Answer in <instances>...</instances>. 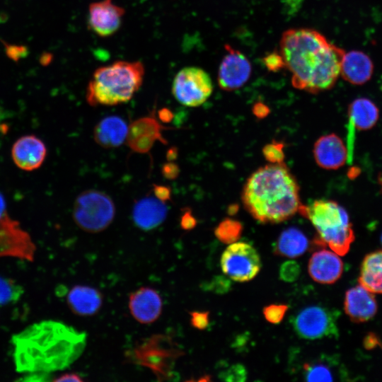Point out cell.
<instances>
[{
  "mask_svg": "<svg viewBox=\"0 0 382 382\" xmlns=\"http://www.w3.org/2000/svg\"><path fill=\"white\" fill-rule=\"evenodd\" d=\"M279 48L294 88L317 93L334 86L345 52L322 33L307 28L289 29L282 35Z\"/></svg>",
  "mask_w": 382,
  "mask_h": 382,
  "instance_id": "cell-1",
  "label": "cell"
},
{
  "mask_svg": "<svg viewBox=\"0 0 382 382\" xmlns=\"http://www.w3.org/2000/svg\"><path fill=\"white\" fill-rule=\"evenodd\" d=\"M13 361L19 373L62 370L83 353L86 335L59 321L33 323L11 337Z\"/></svg>",
  "mask_w": 382,
  "mask_h": 382,
  "instance_id": "cell-2",
  "label": "cell"
},
{
  "mask_svg": "<svg viewBox=\"0 0 382 382\" xmlns=\"http://www.w3.org/2000/svg\"><path fill=\"white\" fill-rule=\"evenodd\" d=\"M242 200L253 217L265 224L284 221L301 205L296 180L284 162L253 172L244 185Z\"/></svg>",
  "mask_w": 382,
  "mask_h": 382,
  "instance_id": "cell-3",
  "label": "cell"
},
{
  "mask_svg": "<svg viewBox=\"0 0 382 382\" xmlns=\"http://www.w3.org/2000/svg\"><path fill=\"white\" fill-rule=\"evenodd\" d=\"M145 74L139 61H115L98 68L88 83L86 98L91 106L128 102L141 87Z\"/></svg>",
  "mask_w": 382,
  "mask_h": 382,
  "instance_id": "cell-4",
  "label": "cell"
},
{
  "mask_svg": "<svg viewBox=\"0 0 382 382\" xmlns=\"http://www.w3.org/2000/svg\"><path fill=\"white\" fill-rule=\"evenodd\" d=\"M299 212L316 228L317 245H328L339 255L349 251L355 236L349 215L340 204L332 200L316 199L306 206L301 204Z\"/></svg>",
  "mask_w": 382,
  "mask_h": 382,
  "instance_id": "cell-5",
  "label": "cell"
},
{
  "mask_svg": "<svg viewBox=\"0 0 382 382\" xmlns=\"http://www.w3.org/2000/svg\"><path fill=\"white\" fill-rule=\"evenodd\" d=\"M73 219L82 230L98 233L106 229L115 215L112 199L98 190H87L76 198L73 207Z\"/></svg>",
  "mask_w": 382,
  "mask_h": 382,
  "instance_id": "cell-6",
  "label": "cell"
},
{
  "mask_svg": "<svg viewBox=\"0 0 382 382\" xmlns=\"http://www.w3.org/2000/svg\"><path fill=\"white\" fill-rule=\"evenodd\" d=\"M181 354V349L169 336L156 335L136 347L132 359L151 369L158 380L163 381L173 377L175 360Z\"/></svg>",
  "mask_w": 382,
  "mask_h": 382,
  "instance_id": "cell-7",
  "label": "cell"
},
{
  "mask_svg": "<svg viewBox=\"0 0 382 382\" xmlns=\"http://www.w3.org/2000/svg\"><path fill=\"white\" fill-rule=\"evenodd\" d=\"M339 311L328 307L313 305L298 311L291 318L295 333L304 340H314L338 337Z\"/></svg>",
  "mask_w": 382,
  "mask_h": 382,
  "instance_id": "cell-8",
  "label": "cell"
},
{
  "mask_svg": "<svg viewBox=\"0 0 382 382\" xmlns=\"http://www.w3.org/2000/svg\"><path fill=\"white\" fill-rule=\"evenodd\" d=\"M172 94L181 105L198 107L204 103L213 91L210 76L197 66H186L175 76L171 88Z\"/></svg>",
  "mask_w": 382,
  "mask_h": 382,
  "instance_id": "cell-9",
  "label": "cell"
},
{
  "mask_svg": "<svg viewBox=\"0 0 382 382\" xmlns=\"http://www.w3.org/2000/svg\"><path fill=\"white\" fill-rule=\"evenodd\" d=\"M220 264L222 272L230 279L238 282L253 279L261 268L257 251L245 242L229 244L221 255Z\"/></svg>",
  "mask_w": 382,
  "mask_h": 382,
  "instance_id": "cell-10",
  "label": "cell"
},
{
  "mask_svg": "<svg viewBox=\"0 0 382 382\" xmlns=\"http://www.w3.org/2000/svg\"><path fill=\"white\" fill-rule=\"evenodd\" d=\"M36 246L20 223L7 214L0 220V257H13L34 260Z\"/></svg>",
  "mask_w": 382,
  "mask_h": 382,
  "instance_id": "cell-11",
  "label": "cell"
},
{
  "mask_svg": "<svg viewBox=\"0 0 382 382\" xmlns=\"http://www.w3.org/2000/svg\"><path fill=\"white\" fill-rule=\"evenodd\" d=\"M226 53L218 70L217 81L219 87L227 91L241 88L248 81L252 66L246 56L226 44Z\"/></svg>",
  "mask_w": 382,
  "mask_h": 382,
  "instance_id": "cell-12",
  "label": "cell"
},
{
  "mask_svg": "<svg viewBox=\"0 0 382 382\" xmlns=\"http://www.w3.org/2000/svg\"><path fill=\"white\" fill-rule=\"evenodd\" d=\"M125 13V8L112 0L92 2L88 9V27L100 37L111 36L121 26Z\"/></svg>",
  "mask_w": 382,
  "mask_h": 382,
  "instance_id": "cell-13",
  "label": "cell"
},
{
  "mask_svg": "<svg viewBox=\"0 0 382 382\" xmlns=\"http://www.w3.org/2000/svg\"><path fill=\"white\" fill-rule=\"evenodd\" d=\"M164 129L154 116L139 118L129 127L127 144L134 152L149 153L156 141L167 144L161 134Z\"/></svg>",
  "mask_w": 382,
  "mask_h": 382,
  "instance_id": "cell-14",
  "label": "cell"
},
{
  "mask_svg": "<svg viewBox=\"0 0 382 382\" xmlns=\"http://www.w3.org/2000/svg\"><path fill=\"white\" fill-rule=\"evenodd\" d=\"M47 149L42 139L33 134L17 139L12 145L11 154L14 164L24 171L39 168L47 156Z\"/></svg>",
  "mask_w": 382,
  "mask_h": 382,
  "instance_id": "cell-15",
  "label": "cell"
},
{
  "mask_svg": "<svg viewBox=\"0 0 382 382\" xmlns=\"http://www.w3.org/2000/svg\"><path fill=\"white\" fill-rule=\"evenodd\" d=\"M129 308L133 318L140 323H152L161 314L162 299L156 289L148 286L141 287L130 294Z\"/></svg>",
  "mask_w": 382,
  "mask_h": 382,
  "instance_id": "cell-16",
  "label": "cell"
},
{
  "mask_svg": "<svg viewBox=\"0 0 382 382\" xmlns=\"http://www.w3.org/2000/svg\"><path fill=\"white\" fill-rule=\"evenodd\" d=\"M336 253L326 249L315 252L311 257L308 271L316 282L330 284L337 282L343 272V262Z\"/></svg>",
  "mask_w": 382,
  "mask_h": 382,
  "instance_id": "cell-17",
  "label": "cell"
},
{
  "mask_svg": "<svg viewBox=\"0 0 382 382\" xmlns=\"http://www.w3.org/2000/svg\"><path fill=\"white\" fill-rule=\"evenodd\" d=\"M313 153L317 164L329 170L342 167L347 158V150L342 139L334 133L318 138Z\"/></svg>",
  "mask_w": 382,
  "mask_h": 382,
  "instance_id": "cell-18",
  "label": "cell"
},
{
  "mask_svg": "<svg viewBox=\"0 0 382 382\" xmlns=\"http://www.w3.org/2000/svg\"><path fill=\"white\" fill-rule=\"evenodd\" d=\"M344 309L352 321L364 323L376 314L378 305L373 293L359 284L347 291Z\"/></svg>",
  "mask_w": 382,
  "mask_h": 382,
  "instance_id": "cell-19",
  "label": "cell"
},
{
  "mask_svg": "<svg viewBox=\"0 0 382 382\" xmlns=\"http://www.w3.org/2000/svg\"><path fill=\"white\" fill-rule=\"evenodd\" d=\"M167 214L165 202L156 197L147 196L134 203L132 217L139 228L149 231L160 226L165 221Z\"/></svg>",
  "mask_w": 382,
  "mask_h": 382,
  "instance_id": "cell-20",
  "label": "cell"
},
{
  "mask_svg": "<svg viewBox=\"0 0 382 382\" xmlns=\"http://www.w3.org/2000/svg\"><path fill=\"white\" fill-rule=\"evenodd\" d=\"M373 71V62L363 52L352 50L344 53L340 74L347 81L354 85L364 84L371 78Z\"/></svg>",
  "mask_w": 382,
  "mask_h": 382,
  "instance_id": "cell-21",
  "label": "cell"
},
{
  "mask_svg": "<svg viewBox=\"0 0 382 382\" xmlns=\"http://www.w3.org/2000/svg\"><path fill=\"white\" fill-rule=\"evenodd\" d=\"M128 130L125 120L117 115H110L97 123L93 130V138L103 148L118 147L126 141Z\"/></svg>",
  "mask_w": 382,
  "mask_h": 382,
  "instance_id": "cell-22",
  "label": "cell"
},
{
  "mask_svg": "<svg viewBox=\"0 0 382 382\" xmlns=\"http://www.w3.org/2000/svg\"><path fill=\"white\" fill-rule=\"evenodd\" d=\"M71 311L81 316L96 314L103 304V296L92 286L77 285L71 288L66 296Z\"/></svg>",
  "mask_w": 382,
  "mask_h": 382,
  "instance_id": "cell-23",
  "label": "cell"
},
{
  "mask_svg": "<svg viewBox=\"0 0 382 382\" xmlns=\"http://www.w3.org/2000/svg\"><path fill=\"white\" fill-rule=\"evenodd\" d=\"M338 366L335 358L321 355L303 363L300 375L307 381H333L342 372Z\"/></svg>",
  "mask_w": 382,
  "mask_h": 382,
  "instance_id": "cell-24",
  "label": "cell"
},
{
  "mask_svg": "<svg viewBox=\"0 0 382 382\" xmlns=\"http://www.w3.org/2000/svg\"><path fill=\"white\" fill-rule=\"evenodd\" d=\"M309 247L306 236L296 227L284 230L274 245L273 251L277 255L295 258L302 255Z\"/></svg>",
  "mask_w": 382,
  "mask_h": 382,
  "instance_id": "cell-25",
  "label": "cell"
},
{
  "mask_svg": "<svg viewBox=\"0 0 382 382\" xmlns=\"http://www.w3.org/2000/svg\"><path fill=\"white\" fill-rule=\"evenodd\" d=\"M359 283L373 294H382V250L371 252L364 257Z\"/></svg>",
  "mask_w": 382,
  "mask_h": 382,
  "instance_id": "cell-26",
  "label": "cell"
},
{
  "mask_svg": "<svg viewBox=\"0 0 382 382\" xmlns=\"http://www.w3.org/2000/svg\"><path fill=\"white\" fill-rule=\"evenodd\" d=\"M351 124L359 130H368L376 124L379 118V110L369 98H359L354 100L348 108Z\"/></svg>",
  "mask_w": 382,
  "mask_h": 382,
  "instance_id": "cell-27",
  "label": "cell"
},
{
  "mask_svg": "<svg viewBox=\"0 0 382 382\" xmlns=\"http://www.w3.org/2000/svg\"><path fill=\"white\" fill-rule=\"evenodd\" d=\"M242 231L241 223L234 219H226L216 227L214 234L221 242L231 244L240 238Z\"/></svg>",
  "mask_w": 382,
  "mask_h": 382,
  "instance_id": "cell-28",
  "label": "cell"
},
{
  "mask_svg": "<svg viewBox=\"0 0 382 382\" xmlns=\"http://www.w3.org/2000/svg\"><path fill=\"white\" fill-rule=\"evenodd\" d=\"M23 293V287L15 281L0 276V305L17 301Z\"/></svg>",
  "mask_w": 382,
  "mask_h": 382,
  "instance_id": "cell-29",
  "label": "cell"
},
{
  "mask_svg": "<svg viewBox=\"0 0 382 382\" xmlns=\"http://www.w3.org/2000/svg\"><path fill=\"white\" fill-rule=\"evenodd\" d=\"M262 154L270 163H283L284 159V144L274 140L263 147Z\"/></svg>",
  "mask_w": 382,
  "mask_h": 382,
  "instance_id": "cell-30",
  "label": "cell"
},
{
  "mask_svg": "<svg viewBox=\"0 0 382 382\" xmlns=\"http://www.w3.org/2000/svg\"><path fill=\"white\" fill-rule=\"evenodd\" d=\"M247 370L241 364H231L221 371L219 378L226 381L242 382L246 380Z\"/></svg>",
  "mask_w": 382,
  "mask_h": 382,
  "instance_id": "cell-31",
  "label": "cell"
},
{
  "mask_svg": "<svg viewBox=\"0 0 382 382\" xmlns=\"http://www.w3.org/2000/svg\"><path fill=\"white\" fill-rule=\"evenodd\" d=\"M288 308L285 304H270L264 307L262 313L268 322L278 324L283 320Z\"/></svg>",
  "mask_w": 382,
  "mask_h": 382,
  "instance_id": "cell-32",
  "label": "cell"
},
{
  "mask_svg": "<svg viewBox=\"0 0 382 382\" xmlns=\"http://www.w3.org/2000/svg\"><path fill=\"white\" fill-rule=\"evenodd\" d=\"M301 273L300 265L294 260H287L282 264L279 274L280 279L286 282L296 281Z\"/></svg>",
  "mask_w": 382,
  "mask_h": 382,
  "instance_id": "cell-33",
  "label": "cell"
},
{
  "mask_svg": "<svg viewBox=\"0 0 382 382\" xmlns=\"http://www.w3.org/2000/svg\"><path fill=\"white\" fill-rule=\"evenodd\" d=\"M207 290H209L216 294H225L230 291L231 288V281L224 276H216L210 282L205 284Z\"/></svg>",
  "mask_w": 382,
  "mask_h": 382,
  "instance_id": "cell-34",
  "label": "cell"
},
{
  "mask_svg": "<svg viewBox=\"0 0 382 382\" xmlns=\"http://www.w3.org/2000/svg\"><path fill=\"white\" fill-rule=\"evenodd\" d=\"M190 324L191 325L200 330L206 329L209 325V311H191Z\"/></svg>",
  "mask_w": 382,
  "mask_h": 382,
  "instance_id": "cell-35",
  "label": "cell"
},
{
  "mask_svg": "<svg viewBox=\"0 0 382 382\" xmlns=\"http://www.w3.org/2000/svg\"><path fill=\"white\" fill-rule=\"evenodd\" d=\"M266 67L270 71H278L284 66L280 53H271L264 59Z\"/></svg>",
  "mask_w": 382,
  "mask_h": 382,
  "instance_id": "cell-36",
  "label": "cell"
},
{
  "mask_svg": "<svg viewBox=\"0 0 382 382\" xmlns=\"http://www.w3.org/2000/svg\"><path fill=\"white\" fill-rule=\"evenodd\" d=\"M5 47L8 57L16 62L25 57L28 54V49L23 46L5 44Z\"/></svg>",
  "mask_w": 382,
  "mask_h": 382,
  "instance_id": "cell-37",
  "label": "cell"
},
{
  "mask_svg": "<svg viewBox=\"0 0 382 382\" xmlns=\"http://www.w3.org/2000/svg\"><path fill=\"white\" fill-rule=\"evenodd\" d=\"M153 192L157 199L163 202L170 200V188L168 186L154 185Z\"/></svg>",
  "mask_w": 382,
  "mask_h": 382,
  "instance_id": "cell-38",
  "label": "cell"
},
{
  "mask_svg": "<svg viewBox=\"0 0 382 382\" xmlns=\"http://www.w3.org/2000/svg\"><path fill=\"white\" fill-rule=\"evenodd\" d=\"M163 175L168 180H173L177 178L179 174L180 169L177 164L172 161H168L165 163L161 170Z\"/></svg>",
  "mask_w": 382,
  "mask_h": 382,
  "instance_id": "cell-39",
  "label": "cell"
},
{
  "mask_svg": "<svg viewBox=\"0 0 382 382\" xmlns=\"http://www.w3.org/2000/svg\"><path fill=\"white\" fill-rule=\"evenodd\" d=\"M197 224V220L192 216L190 212H185L182 217L180 221V226L184 230H191Z\"/></svg>",
  "mask_w": 382,
  "mask_h": 382,
  "instance_id": "cell-40",
  "label": "cell"
},
{
  "mask_svg": "<svg viewBox=\"0 0 382 382\" xmlns=\"http://www.w3.org/2000/svg\"><path fill=\"white\" fill-rule=\"evenodd\" d=\"M55 382H62V381H83V380L81 376L76 374H64L60 376L59 377L52 380Z\"/></svg>",
  "mask_w": 382,
  "mask_h": 382,
  "instance_id": "cell-41",
  "label": "cell"
},
{
  "mask_svg": "<svg viewBox=\"0 0 382 382\" xmlns=\"http://www.w3.org/2000/svg\"><path fill=\"white\" fill-rule=\"evenodd\" d=\"M254 114L258 117H265L270 112L268 108L262 103H257L253 108Z\"/></svg>",
  "mask_w": 382,
  "mask_h": 382,
  "instance_id": "cell-42",
  "label": "cell"
},
{
  "mask_svg": "<svg viewBox=\"0 0 382 382\" xmlns=\"http://www.w3.org/2000/svg\"><path fill=\"white\" fill-rule=\"evenodd\" d=\"M173 117L172 112L167 108H163L158 111V117L163 122H170Z\"/></svg>",
  "mask_w": 382,
  "mask_h": 382,
  "instance_id": "cell-43",
  "label": "cell"
},
{
  "mask_svg": "<svg viewBox=\"0 0 382 382\" xmlns=\"http://www.w3.org/2000/svg\"><path fill=\"white\" fill-rule=\"evenodd\" d=\"M7 214L6 202L4 195L0 192V220Z\"/></svg>",
  "mask_w": 382,
  "mask_h": 382,
  "instance_id": "cell-44",
  "label": "cell"
},
{
  "mask_svg": "<svg viewBox=\"0 0 382 382\" xmlns=\"http://www.w3.org/2000/svg\"><path fill=\"white\" fill-rule=\"evenodd\" d=\"M178 156V150L175 148H171L167 153V158L168 161H172L176 158Z\"/></svg>",
  "mask_w": 382,
  "mask_h": 382,
  "instance_id": "cell-45",
  "label": "cell"
},
{
  "mask_svg": "<svg viewBox=\"0 0 382 382\" xmlns=\"http://www.w3.org/2000/svg\"><path fill=\"white\" fill-rule=\"evenodd\" d=\"M378 181H379V183H380V185L381 186V190H382V173L378 177Z\"/></svg>",
  "mask_w": 382,
  "mask_h": 382,
  "instance_id": "cell-46",
  "label": "cell"
},
{
  "mask_svg": "<svg viewBox=\"0 0 382 382\" xmlns=\"http://www.w3.org/2000/svg\"><path fill=\"white\" fill-rule=\"evenodd\" d=\"M381 243H382V236H381Z\"/></svg>",
  "mask_w": 382,
  "mask_h": 382,
  "instance_id": "cell-47",
  "label": "cell"
}]
</instances>
